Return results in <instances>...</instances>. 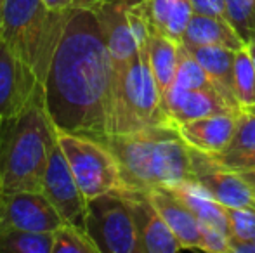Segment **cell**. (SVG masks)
Returning a JSON list of instances; mask_svg holds the SVG:
<instances>
[{"label":"cell","mask_w":255,"mask_h":253,"mask_svg":"<svg viewBox=\"0 0 255 253\" xmlns=\"http://www.w3.org/2000/svg\"><path fill=\"white\" fill-rule=\"evenodd\" d=\"M113 64L98 14L71 9L44 82L45 106L57 130L108 137Z\"/></svg>","instance_id":"1"},{"label":"cell","mask_w":255,"mask_h":253,"mask_svg":"<svg viewBox=\"0 0 255 253\" xmlns=\"http://www.w3.org/2000/svg\"><path fill=\"white\" fill-rule=\"evenodd\" d=\"M120 163L125 189L149 191L193 180V149L175 125H154L103 139Z\"/></svg>","instance_id":"2"},{"label":"cell","mask_w":255,"mask_h":253,"mask_svg":"<svg viewBox=\"0 0 255 253\" xmlns=\"http://www.w3.org/2000/svg\"><path fill=\"white\" fill-rule=\"evenodd\" d=\"M57 146V127L45 106L44 87L12 118L0 123V177L3 192L42 191V180Z\"/></svg>","instance_id":"3"},{"label":"cell","mask_w":255,"mask_h":253,"mask_svg":"<svg viewBox=\"0 0 255 253\" xmlns=\"http://www.w3.org/2000/svg\"><path fill=\"white\" fill-rule=\"evenodd\" d=\"M71 10L51 9L44 0H7L0 38L44 84Z\"/></svg>","instance_id":"4"},{"label":"cell","mask_w":255,"mask_h":253,"mask_svg":"<svg viewBox=\"0 0 255 253\" xmlns=\"http://www.w3.org/2000/svg\"><path fill=\"white\" fill-rule=\"evenodd\" d=\"M154 125H174L161 104V94L148 61V45L128 63L113 66L108 135L130 134Z\"/></svg>","instance_id":"5"},{"label":"cell","mask_w":255,"mask_h":253,"mask_svg":"<svg viewBox=\"0 0 255 253\" xmlns=\"http://www.w3.org/2000/svg\"><path fill=\"white\" fill-rule=\"evenodd\" d=\"M57 142L87 199L125 189L120 163L104 141L57 130Z\"/></svg>","instance_id":"6"},{"label":"cell","mask_w":255,"mask_h":253,"mask_svg":"<svg viewBox=\"0 0 255 253\" xmlns=\"http://www.w3.org/2000/svg\"><path fill=\"white\" fill-rule=\"evenodd\" d=\"M85 231L99 253H141L134 217L122 191L89 199Z\"/></svg>","instance_id":"7"},{"label":"cell","mask_w":255,"mask_h":253,"mask_svg":"<svg viewBox=\"0 0 255 253\" xmlns=\"http://www.w3.org/2000/svg\"><path fill=\"white\" fill-rule=\"evenodd\" d=\"M63 217L42 191L3 192L0 199V233L31 231L54 233L63 224Z\"/></svg>","instance_id":"8"},{"label":"cell","mask_w":255,"mask_h":253,"mask_svg":"<svg viewBox=\"0 0 255 253\" xmlns=\"http://www.w3.org/2000/svg\"><path fill=\"white\" fill-rule=\"evenodd\" d=\"M42 192L52 203L64 222L85 227V213H87L89 199L85 198V194L78 186L77 179L70 169V163H68L63 149L59 148V142L54 148L47 169H45L44 180H42Z\"/></svg>","instance_id":"9"},{"label":"cell","mask_w":255,"mask_h":253,"mask_svg":"<svg viewBox=\"0 0 255 253\" xmlns=\"http://www.w3.org/2000/svg\"><path fill=\"white\" fill-rule=\"evenodd\" d=\"M42 87L35 71L0 38V123L19 115Z\"/></svg>","instance_id":"10"},{"label":"cell","mask_w":255,"mask_h":253,"mask_svg":"<svg viewBox=\"0 0 255 253\" xmlns=\"http://www.w3.org/2000/svg\"><path fill=\"white\" fill-rule=\"evenodd\" d=\"M193 180L229 208L255 210V189L235 170L221 167L210 155L193 149Z\"/></svg>","instance_id":"11"},{"label":"cell","mask_w":255,"mask_h":253,"mask_svg":"<svg viewBox=\"0 0 255 253\" xmlns=\"http://www.w3.org/2000/svg\"><path fill=\"white\" fill-rule=\"evenodd\" d=\"M122 194L134 217L141 253H175L182 250V245L167 226L160 212L154 208L148 192L122 189Z\"/></svg>","instance_id":"12"},{"label":"cell","mask_w":255,"mask_h":253,"mask_svg":"<svg viewBox=\"0 0 255 253\" xmlns=\"http://www.w3.org/2000/svg\"><path fill=\"white\" fill-rule=\"evenodd\" d=\"M161 104L175 127L203 116L242 111L229 104L215 88H182L175 84L161 95Z\"/></svg>","instance_id":"13"},{"label":"cell","mask_w":255,"mask_h":253,"mask_svg":"<svg viewBox=\"0 0 255 253\" xmlns=\"http://www.w3.org/2000/svg\"><path fill=\"white\" fill-rule=\"evenodd\" d=\"M92 9L96 10L101 26L106 37V44L110 49L111 64L128 63L139 49L144 45H139L135 33L132 30L130 17H128V2L125 0H99Z\"/></svg>","instance_id":"14"},{"label":"cell","mask_w":255,"mask_h":253,"mask_svg":"<svg viewBox=\"0 0 255 253\" xmlns=\"http://www.w3.org/2000/svg\"><path fill=\"white\" fill-rule=\"evenodd\" d=\"M154 205V208L160 212L167 226L172 229L179 243L184 248H198L202 243V222L198 217L177 198L168 187H153L146 191Z\"/></svg>","instance_id":"15"},{"label":"cell","mask_w":255,"mask_h":253,"mask_svg":"<svg viewBox=\"0 0 255 253\" xmlns=\"http://www.w3.org/2000/svg\"><path fill=\"white\" fill-rule=\"evenodd\" d=\"M238 115L240 113L203 116V118L181 123L177 125V130L191 149L207 153V155H217L231 141Z\"/></svg>","instance_id":"16"},{"label":"cell","mask_w":255,"mask_h":253,"mask_svg":"<svg viewBox=\"0 0 255 253\" xmlns=\"http://www.w3.org/2000/svg\"><path fill=\"white\" fill-rule=\"evenodd\" d=\"M181 44L188 47H226L238 51L249 45L226 17L193 14Z\"/></svg>","instance_id":"17"},{"label":"cell","mask_w":255,"mask_h":253,"mask_svg":"<svg viewBox=\"0 0 255 253\" xmlns=\"http://www.w3.org/2000/svg\"><path fill=\"white\" fill-rule=\"evenodd\" d=\"M196 217L202 224L221 231L226 236H231V222H229L228 206L214 198L205 187L196 184L195 180L177 184L168 187Z\"/></svg>","instance_id":"18"},{"label":"cell","mask_w":255,"mask_h":253,"mask_svg":"<svg viewBox=\"0 0 255 253\" xmlns=\"http://www.w3.org/2000/svg\"><path fill=\"white\" fill-rule=\"evenodd\" d=\"M188 47V45H186ZM195 59L203 66L215 85V90L236 109H242L233 88L235 51L226 47H188Z\"/></svg>","instance_id":"19"},{"label":"cell","mask_w":255,"mask_h":253,"mask_svg":"<svg viewBox=\"0 0 255 253\" xmlns=\"http://www.w3.org/2000/svg\"><path fill=\"white\" fill-rule=\"evenodd\" d=\"M177 58H179V42L172 40L170 37H167L161 31L149 28L148 61L161 95L172 87V84L175 80Z\"/></svg>","instance_id":"20"},{"label":"cell","mask_w":255,"mask_h":253,"mask_svg":"<svg viewBox=\"0 0 255 253\" xmlns=\"http://www.w3.org/2000/svg\"><path fill=\"white\" fill-rule=\"evenodd\" d=\"M233 88L242 109L255 106V64L249 45L235 51Z\"/></svg>","instance_id":"21"},{"label":"cell","mask_w":255,"mask_h":253,"mask_svg":"<svg viewBox=\"0 0 255 253\" xmlns=\"http://www.w3.org/2000/svg\"><path fill=\"white\" fill-rule=\"evenodd\" d=\"M0 253H52V233H0Z\"/></svg>","instance_id":"22"},{"label":"cell","mask_w":255,"mask_h":253,"mask_svg":"<svg viewBox=\"0 0 255 253\" xmlns=\"http://www.w3.org/2000/svg\"><path fill=\"white\" fill-rule=\"evenodd\" d=\"M52 253H99L85 227L63 222L52 233Z\"/></svg>","instance_id":"23"},{"label":"cell","mask_w":255,"mask_h":253,"mask_svg":"<svg viewBox=\"0 0 255 253\" xmlns=\"http://www.w3.org/2000/svg\"><path fill=\"white\" fill-rule=\"evenodd\" d=\"M174 84L182 88H215L212 78L184 44H179L177 73Z\"/></svg>","instance_id":"24"},{"label":"cell","mask_w":255,"mask_h":253,"mask_svg":"<svg viewBox=\"0 0 255 253\" xmlns=\"http://www.w3.org/2000/svg\"><path fill=\"white\" fill-rule=\"evenodd\" d=\"M255 151V113L242 109L229 144L215 156H238Z\"/></svg>","instance_id":"25"},{"label":"cell","mask_w":255,"mask_h":253,"mask_svg":"<svg viewBox=\"0 0 255 253\" xmlns=\"http://www.w3.org/2000/svg\"><path fill=\"white\" fill-rule=\"evenodd\" d=\"M226 7H228V21L249 44L255 17V0H226Z\"/></svg>","instance_id":"26"},{"label":"cell","mask_w":255,"mask_h":253,"mask_svg":"<svg viewBox=\"0 0 255 253\" xmlns=\"http://www.w3.org/2000/svg\"><path fill=\"white\" fill-rule=\"evenodd\" d=\"M193 14H195V10H193L191 0H179V2L172 7L161 33H165L167 37H170L172 40L181 44L182 38H184L186 30H188L189 23H191V19H193Z\"/></svg>","instance_id":"27"},{"label":"cell","mask_w":255,"mask_h":253,"mask_svg":"<svg viewBox=\"0 0 255 253\" xmlns=\"http://www.w3.org/2000/svg\"><path fill=\"white\" fill-rule=\"evenodd\" d=\"M179 0H139L137 5L141 9V12L144 14L146 21L149 23V28L161 31L172 7Z\"/></svg>","instance_id":"28"},{"label":"cell","mask_w":255,"mask_h":253,"mask_svg":"<svg viewBox=\"0 0 255 253\" xmlns=\"http://www.w3.org/2000/svg\"><path fill=\"white\" fill-rule=\"evenodd\" d=\"M229 222H231V236L242 240H252L255 236V210L252 208H229Z\"/></svg>","instance_id":"29"},{"label":"cell","mask_w":255,"mask_h":253,"mask_svg":"<svg viewBox=\"0 0 255 253\" xmlns=\"http://www.w3.org/2000/svg\"><path fill=\"white\" fill-rule=\"evenodd\" d=\"M200 250L210 252V253H231L229 248V236L222 234L221 231L214 229V227L202 224V243H200Z\"/></svg>","instance_id":"30"},{"label":"cell","mask_w":255,"mask_h":253,"mask_svg":"<svg viewBox=\"0 0 255 253\" xmlns=\"http://www.w3.org/2000/svg\"><path fill=\"white\" fill-rule=\"evenodd\" d=\"M214 162H217L221 167L229 170H235V172H245V170L255 169V151L245 153V155L238 156H215L210 155Z\"/></svg>","instance_id":"31"},{"label":"cell","mask_w":255,"mask_h":253,"mask_svg":"<svg viewBox=\"0 0 255 253\" xmlns=\"http://www.w3.org/2000/svg\"><path fill=\"white\" fill-rule=\"evenodd\" d=\"M195 14H205V16L226 17L228 19V7L226 0H191Z\"/></svg>","instance_id":"32"},{"label":"cell","mask_w":255,"mask_h":253,"mask_svg":"<svg viewBox=\"0 0 255 253\" xmlns=\"http://www.w3.org/2000/svg\"><path fill=\"white\" fill-rule=\"evenodd\" d=\"M51 9L56 10H71L78 7H94L99 0H44Z\"/></svg>","instance_id":"33"},{"label":"cell","mask_w":255,"mask_h":253,"mask_svg":"<svg viewBox=\"0 0 255 253\" xmlns=\"http://www.w3.org/2000/svg\"><path fill=\"white\" fill-rule=\"evenodd\" d=\"M229 248L231 253H255V243L252 240H242L235 236H229Z\"/></svg>","instance_id":"34"},{"label":"cell","mask_w":255,"mask_h":253,"mask_svg":"<svg viewBox=\"0 0 255 253\" xmlns=\"http://www.w3.org/2000/svg\"><path fill=\"white\" fill-rule=\"evenodd\" d=\"M243 175V179L247 180V182L250 184V186L254 187L255 189V169H252V170H245V172H240Z\"/></svg>","instance_id":"35"},{"label":"cell","mask_w":255,"mask_h":253,"mask_svg":"<svg viewBox=\"0 0 255 253\" xmlns=\"http://www.w3.org/2000/svg\"><path fill=\"white\" fill-rule=\"evenodd\" d=\"M5 2H7V0H0V24H2V19H3V9H5Z\"/></svg>","instance_id":"36"},{"label":"cell","mask_w":255,"mask_h":253,"mask_svg":"<svg viewBox=\"0 0 255 253\" xmlns=\"http://www.w3.org/2000/svg\"><path fill=\"white\" fill-rule=\"evenodd\" d=\"M249 49H250V54H252V59H254V64H255V42H249Z\"/></svg>","instance_id":"37"},{"label":"cell","mask_w":255,"mask_h":253,"mask_svg":"<svg viewBox=\"0 0 255 253\" xmlns=\"http://www.w3.org/2000/svg\"><path fill=\"white\" fill-rule=\"evenodd\" d=\"M255 42V17H254V23H252V31H250V42Z\"/></svg>","instance_id":"38"},{"label":"cell","mask_w":255,"mask_h":253,"mask_svg":"<svg viewBox=\"0 0 255 253\" xmlns=\"http://www.w3.org/2000/svg\"><path fill=\"white\" fill-rule=\"evenodd\" d=\"M2 194H3V186H2V177H0V199H2Z\"/></svg>","instance_id":"39"},{"label":"cell","mask_w":255,"mask_h":253,"mask_svg":"<svg viewBox=\"0 0 255 253\" xmlns=\"http://www.w3.org/2000/svg\"><path fill=\"white\" fill-rule=\"evenodd\" d=\"M247 111H250V113H255V106H250V108H245Z\"/></svg>","instance_id":"40"},{"label":"cell","mask_w":255,"mask_h":253,"mask_svg":"<svg viewBox=\"0 0 255 253\" xmlns=\"http://www.w3.org/2000/svg\"><path fill=\"white\" fill-rule=\"evenodd\" d=\"M125 2H128V3H134V2H137V0H125Z\"/></svg>","instance_id":"41"},{"label":"cell","mask_w":255,"mask_h":253,"mask_svg":"<svg viewBox=\"0 0 255 253\" xmlns=\"http://www.w3.org/2000/svg\"><path fill=\"white\" fill-rule=\"evenodd\" d=\"M252 241H254V243H255V236H254V238H252Z\"/></svg>","instance_id":"42"},{"label":"cell","mask_w":255,"mask_h":253,"mask_svg":"<svg viewBox=\"0 0 255 253\" xmlns=\"http://www.w3.org/2000/svg\"><path fill=\"white\" fill-rule=\"evenodd\" d=\"M137 2H139V0H137Z\"/></svg>","instance_id":"43"}]
</instances>
